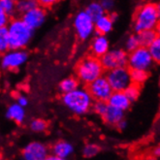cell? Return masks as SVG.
Instances as JSON below:
<instances>
[{"label":"cell","instance_id":"obj_1","mask_svg":"<svg viewBox=\"0 0 160 160\" xmlns=\"http://www.w3.org/2000/svg\"><path fill=\"white\" fill-rule=\"evenodd\" d=\"M160 9L158 3H144L137 9L134 16L133 30L135 34L147 30H157Z\"/></svg>","mask_w":160,"mask_h":160},{"label":"cell","instance_id":"obj_2","mask_svg":"<svg viewBox=\"0 0 160 160\" xmlns=\"http://www.w3.org/2000/svg\"><path fill=\"white\" fill-rule=\"evenodd\" d=\"M63 106L75 116H86L91 111L93 99L86 88H79L69 93L62 94Z\"/></svg>","mask_w":160,"mask_h":160},{"label":"cell","instance_id":"obj_3","mask_svg":"<svg viewBox=\"0 0 160 160\" xmlns=\"http://www.w3.org/2000/svg\"><path fill=\"white\" fill-rule=\"evenodd\" d=\"M10 50H24L33 38L31 30L21 18H14L7 25Z\"/></svg>","mask_w":160,"mask_h":160},{"label":"cell","instance_id":"obj_4","mask_svg":"<svg viewBox=\"0 0 160 160\" xmlns=\"http://www.w3.org/2000/svg\"><path fill=\"white\" fill-rule=\"evenodd\" d=\"M105 70L103 69L99 58H94L92 55H88L83 58L77 65L76 75L80 83L88 86L89 83L103 77Z\"/></svg>","mask_w":160,"mask_h":160},{"label":"cell","instance_id":"obj_5","mask_svg":"<svg viewBox=\"0 0 160 160\" xmlns=\"http://www.w3.org/2000/svg\"><path fill=\"white\" fill-rule=\"evenodd\" d=\"M153 65L154 62L147 48L140 47L134 52L128 53L127 68L129 70H143L148 72Z\"/></svg>","mask_w":160,"mask_h":160},{"label":"cell","instance_id":"obj_6","mask_svg":"<svg viewBox=\"0 0 160 160\" xmlns=\"http://www.w3.org/2000/svg\"><path fill=\"white\" fill-rule=\"evenodd\" d=\"M73 27L75 33L81 41H87L95 34L94 22L84 12V10L77 12L76 15L74 16Z\"/></svg>","mask_w":160,"mask_h":160},{"label":"cell","instance_id":"obj_7","mask_svg":"<svg viewBox=\"0 0 160 160\" xmlns=\"http://www.w3.org/2000/svg\"><path fill=\"white\" fill-rule=\"evenodd\" d=\"M130 70L127 67H121L106 71L105 78L109 82L112 92H123L130 84Z\"/></svg>","mask_w":160,"mask_h":160},{"label":"cell","instance_id":"obj_8","mask_svg":"<svg viewBox=\"0 0 160 160\" xmlns=\"http://www.w3.org/2000/svg\"><path fill=\"white\" fill-rule=\"evenodd\" d=\"M127 58L128 53L119 48L110 49L102 58H99L103 69L105 71H110L112 69L127 67Z\"/></svg>","mask_w":160,"mask_h":160},{"label":"cell","instance_id":"obj_9","mask_svg":"<svg viewBox=\"0 0 160 160\" xmlns=\"http://www.w3.org/2000/svg\"><path fill=\"white\" fill-rule=\"evenodd\" d=\"M28 60V52L25 50H9L0 58V67L6 71L20 69Z\"/></svg>","mask_w":160,"mask_h":160},{"label":"cell","instance_id":"obj_10","mask_svg":"<svg viewBox=\"0 0 160 160\" xmlns=\"http://www.w3.org/2000/svg\"><path fill=\"white\" fill-rule=\"evenodd\" d=\"M50 154V148L41 141H31L22 150V160H45Z\"/></svg>","mask_w":160,"mask_h":160},{"label":"cell","instance_id":"obj_11","mask_svg":"<svg viewBox=\"0 0 160 160\" xmlns=\"http://www.w3.org/2000/svg\"><path fill=\"white\" fill-rule=\"evenodd\" d=\"M87 89L89 92L93 101L107 102L112 93L110 84L104 76L98 78L97 80L89 83Z\"/></svg>","mask_w":160,"mask_h":160},{"label":"cell","instance_id":"obj_12","mask_svg":"<svg viewBox=\"0 0 160 160\" xmlns=\"http://www.w3.org/2000/svg\"><path fill=\"white\" fill-rule=\"evenodd\" d=\"M21 18L31 30L34 31L45 23L47 18V11L41 6H37L27 13L22 14Z\"/></svg>","mask_w":160,"mask_h":160},{"label":"cell","instance_id":"obj_13","mask_svg":"<svg viewBox=\"0 0 160 160\" xmlns=\"http://www.w3.org/2000/svg\"><path fill=\"white\" fill-rule=\"evenodd\" d=\"M110 41L107 36L94 35L90 42L91 55L96 58H100L110 50Z\"/></svg>","mask_w":160,"mask_h":160},{"label":"cell","instance_id":"obj_14","mask_svg":"<svg viewBox=\"0 0 160 160\" xmlns=\"http://www.w3.org/2000/svg\"><path fill=\"white\" fill-rule=\"evenodd\" d=\"M50 152H52V154L56 157L69 160V158L75 152V147L69 141L59 140L52 146Z\"/></svg>","mask_w":160,"mask_h":160},{"label":"cell","instance_id":"obj_15","mask_svg":"<svg viewBox=\"0 0 160 160\" xmlns=\"http://www.w3.org/2000/svg\"><path fill=\"white\" fill-rule=\"evenodd\" d=\"M107 104L124 112L129 110L131 105H132L125 96L124 92H112L107 101Z\"/></svg>","mask_w":160,"mask_h":160},{"label":"cell","instance_id":"obj_16","mask_svg":"<svg viewBox=\"0 0 160 160\" xmlns=\"http://www.w3.org/2000/svg\"><path fill=\"white\" fill-rule=\"evenodd\" d=\"M104 120L105 123L111 126H117L121 120H123L125 118V112L120 110H118L112 106L107 107L105 112L101 117Z\"/></svg>","mask_w":160,"mask_h":160},{"label":"cell","instance_id":"obj_17","mask_svg":"<svg viewBox=\"0 0 160 160\" xmlns=\"http://www.w3.org/2000/svg\"><path fill=\"white\" fill-rule=\"evenodd\" d=\"M6 118L10 120H13L18 124H22L25 121L26 118L25 108H22L20 105H18L16 102L12 103V104L7 107Z\"/></svg>","mask_w":160,"mask_h":160},{"label":"cell","instance_id":"obj_18","mask_svg":"<svg viewBox=\"0 0 160 160\" xmlns=\"http://www.w3.org/2000/svg\"><path fill=\"white\" fill-rule=\"evenodd\" d=\"M114 29V22L108 14L101 17L96 22H94V35H104L107 36Z\"/></svg>","mask_w":160,"mask_h":160},{"label":"cell","instance_id":"obj_19","mask_svg":"<svg viewBox=\"0 0 160 160\" xmlns=\"http://www.w3.org/2000/svg\"><path fill=\"white\" fill-rule=\"evenodd\" d=\"M83 10L88 14V16L91 18L93 22H96L101 17L106 15L104 9L102 8L100 2H98V1H92V2L88 3Z\"/></svg>","mask_w":160,"mask_h":160},{"label":"cell","instance_id":"obj_20","mask_svg":"<svg viewBox=\"0 0 160 160\" xmlns=\"http://www.w3.org/2000/svg\"><path fill=\"white\" fill-rule=\"evenodd\" d=\"M80 88V82L76 77H67L63 80L60 81L58 83V90L61 94H66L69 93L75 89H77Z\"/></svg>","mask_w":160,"mask_h":160},{"label":"cell","instance_id":"obj_21","mask_svg":"<svg viewBox=\"0 0 160 160\" xmlns=\"http://www.w3.org/2000/svg\"><path fill=\"white\" fill-rule=\"evenodd\" d=\"M138 37V40L140 43L141 47L144 48H148V47L152 44L157 37L159 36L158 30H147V31H142L140 33L136 34Z\"/></svg>","mask_w":160,"mask_h":160},{"label":"cell","instance_id":"obj_22","mask_svg":"<svg viewBox=\"0 0 160 160\" xmlns=\"http://www.w3.org/2000/svg\"><path fill=\"white\" fill-rule=\"evenodd\" d=\"M130 80L131 83L140 86L147 82L149 77V73L143 70H130Z\"/></svg>","mask_w":160,"mask_h":160},{"label":"cell","instance_id":"obj_23","mask_svg":"<svg viewBox=\"0 0 160 160\" xmlns=\"http://www.w3.org/2000/svg\"><path fill=\"white\" fill-rule=\"evenodd\" d=\"M37 6H39L37 0H20V1L16 2V10L22 15Z\"/></svg>","mask_w":160,"mask_h":160},{"label":"cell","instance_id":"obj_24","mask_svg":"<svg viewBox=\"0 0 160 160\" xmlns=\"http://www.w3.org/2000/svg\"><path fill=\"white\" fill-rule=\"evenodd\" d=\"M101 152V148L96 145V144H93V143H89L84 145L82 149V154L84 158H93L99 154V152Z\"/></svg>","mask_w":160,"mask_h":160},{"label":"cell","instance_id":"obj_25","mask_svg":"<svg viewBox=\"0 0 160 160\" xmlns=\"http://www.w3.org/2000/svg\"><path fill=\"white\" fill-rule=\"evenodd\" d=\"M48 121L43 118H34L30 121L29 128L34 133H43L48 129Z\"/></svg>","mask_w":160,"mask_h":160},{"label":"cell","instance_id":"obj_26","mask_svg":"<svg viewBox=\"0 0 160 160\" xmlns=\"http://www.w3.org/2000/svg\"><path fill=\"white\" fill-rule=\"evenodd\" d=\"M123 92L125 94V96L127 97V99L130 101L131 104H132V103L136 102L139 99L141 95V87L137 86V84L131 83Z\"/></svg>","mask_w":160,"mask_h":160},{"label":"cell","instance_id":"obj_27","mask_svg":"<svg viewBox=\"0 0 160 160\" xmlns=\"http://www.w3.org/2000/svg\"><path fill=\"white\" fill-rule=\"evenodd\" d=\"M148 51L152 56L154 63H158L160 61V37L157 38L148 47Z\"/></svg>","mask_w":160,"mask_h":160},{"label":"cell","instance_id":"obj_28","mask_svg":"<svg viewBox=\"0 0 160 160\" xmlns=\"http://www.w3.org/2000/svg\"><path fill=\"white\" fill-rule=\"evenodd\" d=\"M140 43H139V40H138V37L136 34H131L129 35L125 42H124V51L127 52V53H130L134 52L135 50H137L138 48H140Z\"/></svg>","mask_w":160,"mask_h":160},{"label":"cell","instance_id":"obj_29","mask_svg":"<svg viewBox=\"0 0 160 160\" xmlns=\"http://www.w3.org/2000/svg\"><path fill=\"white\" fill-rule=\"evenodd\" d=\"M10 50L7 27L0 28V53L3 54Z\"/></svg>","mask_w":160,"mask_h":160},{"label":"cell","instance_id":"obj_30","mask_svg":"<svg viewBox=\"0 0 160 160\" xmlns=\"http://www.w3.org/2000/svg\"><path fill=\"white\" fill-rule=\"evenodd\" d=\"M0 8L10 18L17 12L16 1L14 0H0Z\"/></svg>","mask_w":160,"mask_h":160},{"label":"cell","instance_id":"obj_31","mask_svg":"<svg viewBox=\"0 0 160 160\" xmlns=\"http://www.w3.org/2000/svg\"><path fill=\"white\" fill-rule=\"evenodd\" d=\"M108 107V104L107 102H103V101H94L93 104H92V107H91V110L93 111V112L95 115L99 116V117H102L103 114L105 112L106 109Z\"/></svg>","mask_w":160,"mask_h":160},{"label":"cell","instance_id":"obj_32","mask_svg":"<svg viewBox=\"0 0 160 160\" xmlns=\"http://www.w3.org/2000/svg\"><path fill=\"white\" fill-rule=\"evenodd\" d=\"M102 8L104 9L105 13H112L114 12V9L116 7V2L114 0H102L100 2Z\"/></svg>","mask_w":160,"mask_h":160},{"label":"cell","instance_id":"obj_33","mask_svg":"<svg viewBox=\"0 0 160 160\" xmlns=\"http://www.w3.org/2000/svg\"><path fill=\"white\" fill-rule=\"evenodd\" d=\"M11 21V18L9 17L1 8H0V28L7 27Z\"/></svg>","mask_w":160,"mask_h":160},{"label":"cell","instance_id":"obj_34","mask_svg":"<svg viewBox=\"0 0 160 160\" xmlns=\"http://www.w3.org/2000/svg\"><path fill=\"white\" fill-rule=\"evenodd\" d=\"M16 103L18 105H20L21 107L25 108L28 105V103H29V100H28V98L25 95H23V94H20V95H18L17 97Z\"/></svg>","mask_w":160,"mask_h":160},{"label":"cell","instance_id":"obj_35","mask_svg":"<svg viewBox=\"0 0 160 160\" xmlns=\"http://www.w3.org/2000/svg\"><path fill=\"white\" fill-rule=\"evenodd\" d=\"M54 3H55V1H53V0H40V1H38L39 6H41L44 9L46 7H51Z\"/></svg>","mask_w":160,"mask_h":160},{"label":"cell","instance_id":"obj_36","mask_svg":"<svg viewBox=\"0 0 160 160\" xmlns=\"http://www.w3.org/2000/svg\"><path fill=\"white\" fill-rule=\"evenodd\" d=\"M116 127H117L118 129H119V130H124V129H126V127H127V121H126L125 119L121 120Z\"/></svg>","mask_w":160,"mask_h":160},{"label":"cell","instance_id":"obj_37","mask_svg":"<svg viewBox=\"0 0 160 160\" xmlns=\"http://www.w3.org/2000/svg\"><path fill=\"white\" fill-rule=\"evenodd\" d=\"M159 155H160V147H159V146H156V147L153 148L152 156L155 157V158H157V157H159Z\"/></svg>","mask_w":160,"mask_h":160},{"label":"cell","instance_id":"obj_38","mask_svg":"<svg viewBox=\"0 0 160 160\" xmlns=\"http://www.w3.org/2000/svg\"><path fill=\"white\" fill-rule=\"evenodd\" d=\"M45 160H67V159H62V158H59V157H56V156H54L52 154H49Z\"/></svg>","mask_w":160,"mask_h":160},{"label":"cell","instance_id":"obj_39","mask_svg":"<svg viewBox=\"0 0 160 160\" xmlns=\"http://www.w3.org/2000/svg\"><path fill=\"white\" fill-rule=\"evenodd\" d=\"M143 160H157V158H155L153 156H148V157H147V158H145Z\"/></svg>","mask_w":160,"mask_h":160},{"label":"cell","instance_id":"obj_40","mask_svg":"<svg viewBox=\"0 0 160 160\" xmlns=\"http://www.w3.org/2000/svg\"><path fill=\"white\" fill-rule=\"evenodd\" d=\"M0 160H4V158H3V156H2L1 153H0Z\"/></svg>","mask_w":160,"mask_h":160}]
</instances>
